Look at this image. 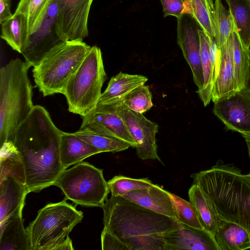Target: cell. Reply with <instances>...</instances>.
I'll list each match as a JSON object with an SVG mask.
<instances>
[{
	"mask_svg": "<svg viewBox=\"0 0 250 250\" xmlns=\"http://www.w3.org/2000/svg\"><path fill=\"white\" fill-rule=\"evenodd\" d=\"M176 220L185 225L197 229H204L193 205L170 192Z\"/></svg>",
	"mask_w": 250,
	"mask_h": 250,
	"instance_id": "34",
	"label": "cell"
},
{
	"mask_svg": "<svg viewBox=\"0 0 250 250\" xmlns=\"http://www.w3.org/2000/svg\"><path fill=\"white\" fill-rule=\"evenodd\" d=\"M213 111L228 129L250 132V92L244 87L214 103Z\"/></svg>",
	"mask_w": 250,
	"mask_h": 250,
	"instance_id": "13",
	"label": "cell"
},
{
	"mask_svg": "<svg viewBox=\"0 0 250 250\" xmlns=\"http://www.w3.org/2000/svg\"><path fill=\"white\" fill-rule=\"evenodd\" d=\"M166 250H219L214 237L205 229L180 224L164 235Z\"/></svg>",
	"mask_w": 250,
	"mask_h": 250,
	"instance_id": "15",
	"label": "cell"
},
{
	"mask_svg": "<svg viewBox=\"0 0 250 250\" xmlns=\"http://www.w3.org/2000/svg\"><path fill=\"white\" fill-rule=\"evenodd\" d=\"M66 200L48 204L38 211L26 229L31 250H74L69 234L83 216Z\"/></svg>",
	"mask_w": 250,
	"mask_h": 250,
	"instance_id": "5",
	"label": "cell"
},
{
	"mask_svg": "<svg viewBox=\"0 0 250 250\" xmlns=\"http://www.w3.org/2000/svg\"><path fill=\"white\" fill-rule=\"evenodd\" d=\"M28 193L26 186L16 178L0 179V223L23 208Z\"/></svg>",
	"mask_w": 250,
	"mask_h": 250,
	"instance_id": "18",
	"label": "cell"
},
{
	"mask_svg": "<svg viewBox=\"0 0 250 250\" xmlns=\"http://www.w3.org/2000/svg\"><path fill=\"white\" fill-rule=\"evenodd\" d=\"M149 87L145 84L132 90L119 101L130 109L143 114L153 106Z\"/></svg>",
	"mask_w": 250,
	"mask_h": 250,
	"instance_id": "33",
	"label": "cell"
},
{
	"mask_svg": "<svg viewBox=\"0 0 250 250\" xmlns=\"http://www.w3.org/2000/svg\"><path fill=\"white\" fill-rule=\"evenodd\" d=\"M190 177L208 196L218 217L241 226L250 237V174L219 160Z\"/></svg>",
	"mask_w": 250,
	"mask_h": 250,
	"instance_id": "3",
	"label": "cell"
},
{
	"mask_svg": "<svg viewBox=\"0 0 250 250\" xmlns=\"http://www.w3.org/2000/svg\"><path fill=\"white\" fill-rule=\"evenodd\" d=\"M101 151L81 139L73 133H62L60 144V159L63 170Z\"/></svg>",
	"mask_w": 250,
	"mask_h": 250,
	"instance_id": "21",
	"label": "cell"
},
{
	"mask_svg": "<svg viewBox=\"0 0 250 250\" xmlns=\"http://www.w3.org/2000/svg\"><path fill=\"white\" fill-rule=\"evenodd\" d=\"M214 239L219 250H250V237L241 226L219 218Z\"/></svg>",
	"mask_w": 250,
	"mask_h": 250,
	"instance_id": "20",
	"label": "cell"
},
{
	"mask_svg": "<svg viewBox=\"0 0 250 250\" xmlns=\"http://www.w3.org/2000/svg\"><path fill=\"white\" fill-rule=\"evenodd\" d=\"M80 128L123 140L135 147L136 143L125 124L116 111L114 104L98 103L88 114L82 117Z\"/></svg>",
	"mask_w": 250,
	"mask_h": 250,
	"instance_id": "12",
	"label": "cell"
},
{
	"mask_svg": "<svg viewBox=\"0 0 250 250\" xmlns=\"http://www.w3.org/2000/svg\"><path fill=\"white\" fill-rule=\"evenodd\" d=\"M90 47L83 41L64 42L52 49L33 67L35 86L43 96L63 94L69 79Z\"/></svg>",
	"mask_w": 250,
	"mask_h": 250,
	"instance_id": "6",
	"label": "cell"
},
{
	"mask_svg": "<svg viewBox=\"0 0 250 250\" xmlns=\"http://www.w3.org/2000/svg\"><path fill=\"white\" fill-rule=\"evenodd\" d=\"M106 79L101 50L93 46L65 87L63 95L68 111L82 117L91 112L99 101Z\"/></svg>",
	"mask_w": 250,
	"mask_h": 250,
	"instance_id": "7",
	"label": "cell"
},
{
	"mask_svg": "<svg viewBox=\"0 0 250 250\" xmlns=\"http://www.w3.org/2000/svg\"><path fill=\"white\" fill-rule=\"evenodd\" d=\"M242 45L250 46V0H226Z\"/></svg>",
	"mask_w": 250,
	"mask_h": 250,
	"instance_id": "27",
	"label": "cell"
},
{
	"mask_svg": "<svg viewBox=\"0 0 250 250\" xmlns=\"http://www.w3.org/2000/svg\"><path fill=\"white\" fill-rule=\"evenodd\" d=\"M1 38L14 50L22 53L28 37L27 21L21 13L15 12L1 23Z\"/></svg>",
	"mask_w": 250,
	"mask_h": 250,
	"instance_id": "23",
	"label": "cell"
},
{
	"mask_svg": "<svg viewBox=\"0 0 250 250\" xmlns=\"http://www.w3.org/2000/svg\"><path fill=\"white\" fill-rule=\"evenodd\" d=\"M214 6V39L220 49L232 31L234 24L229 10L225 8L221 0H215Z\"/></svg>",
	"mask_w": 250,
	"mask_h": 250,
	"instance_id": "32",
	"label": "cell"
},
{
	"mask_svg": "<svg viewBox=\"0 0 250 250\" xmlns=\"http://www.w3.org/2000/svg\"><path fill=\"white\" fill-rule=\"evenodd\" d=\"M188 194L204 229L213 236L219 218L210 199L200 188L195 184H192L189 189Z\"/></svg>",
	"mask_w": 250,
	"mask_h": 250,
	"instance_id": "25",
	"label": "cell"
},
{
	"mask_svg": "<svg viewBox=\"0 0 250 250\" xmlns=\"http://www.w3.org/2000/svg\"><path fill=\"white\" fill-rule=\"evenodd\" d=\"M116 111L124 121L136 143L138 157L142 160L163 162L157 153L156 135L158 125L146 118L143 114L134 111L120 102L114 103Z\"/></svg>",
	"mask_w": 250,
	"mask_h": 250,
	"instance_id": "10",
	"label": "cell"
},
{
	"mask_svg": "<svg viewBox=\"0 0 250 250\" xmlns=\"http://www.w3.org/2000/svg\"><path fill=\"white\" fill-rule=\"evenodd\" d=\"M197 25L195 20L188 14L177 18V43L191 68L193 81L198 89H200L204 84V75Z\"/></svg>",
	"mask_w": 250,
	"mask_h": 250,
	"instance_id": "14",
	"label": "cell"
},
{
	"mask_svg": "<svg viewBox=\"0 0 250 250\" xmlns=\"http://www.w3.org/2000/svg\"><path fill=\"white\" fill-rule=\"evenodd\" d=\"M147 80V77L143 75H131L120 72L110 79L98 103L107 104L118 103L132 90L144 84Z\"/></svg>",
	"mask_w": 250,
	"mask_h": 250,
	"instance_id": "22",
	"label": "cell"
},
{
	"mask_svg": "<svg viewBox=\"0 0 250 250\" xmlns=\"http://www.w3.org/2000/svg\"><path fill=\"white\" fill-rule=\"evenodd\" d=\"M229 39L231 47L236 86L238 90L245 85L249 64V49L241 43L234 24Z\"/></svg>",
	"mask_w": 250,
	"mask_h": 250,
	"instance_id": "28",
	"label": "cell"
},
{
	"mask_svg": "<svg viewBox=\"0 0 250 250\" xmlns=\"http://www.w3.org/2000/svg\"><path fill=\"white\" fill-rule=\"evenodd\" d=\"M185 14L190 15L208 36L214 37L213 0H183Z\"/></svg>",
	"mask_w": 250,
	"mask_h": 250,
	"instance_id": "26",
	"label": "cell"
},
{
	"mask_svg": "<svg viewBox=\"0 0 250 250\" xmlns=\"http://www.w3.org/2000/svg\"><path fill=\"white\" fill-rule=\"evenodd\" d=\"M200 41V57L204 75V84L198 93L204 106L208 105L212 99L214 83L211 77L208 36L201 28L198 30Z\"/></svg>",
	"mask_w": 250,
	"mask_h": 250,
	"instance_id": "29",
	"label": "cell"
},
{
	"mask_svg": "<svg viewBox=\"0 0 250 250\" xmlns=\"http://www.w3.org/2000/svg\"><path fill=\"white\" fill-rule=\"evenodd\" d=\"M75 135L99 150L101 153L125 150L131 145L121 139L96 133L86 128H80Z\"/></svg>",
	"mask_w": 250,
	"mask_h": 250,
	"instance_id": "30",
	"label": "cell"
},
{
	"mask_svg": "<svg viewBox=\"0 0 250 250\" xmlns=\"http://www.w3.org/2000/svg\"><path fill=\"white\" fill-rule=\"evenodd\" d=\"M30 67L16 58L0 69V146L12 140L16 129L35 106Z\"/></svg>",
	"mask_w": 250,
	"mask_h": 250,
	"instance_id": "4",
	"label": "cell"
},
{
	"mask_svg": "<svg viewBox=\"0 0 250 250\" xmlns=\"http://www.w3.org/2000/svg\"><path fill=\"white\" fill-rule=\"evenodd\" d=\"M0 179L12 177L26 185L24 166L16 147L11 140H7L0 146Z\"/></svg>",
	"mask_w": 250,
	"mask_h": 250,
	"instance_id": "24",
	"label": "cell"
},
{
	"mask_svg": "<svg viewBox=\"0 0 250 250\" xmlns=\"http://www.w3.org/2000/svg\"><path fill=\"white\" fill-rule=\"evenodd\" d=\"M12 0H0V23L11 17L10 7Z\"/></svg>",
	"mask_w": 250,
	"mask_h": 250,
	"instance_id": "38",
	"label": "cell"
},
{
	"mask_svg": "<svg viewBox=\"0 0 250 250\" xmlns=\"http://www.w3.org/2000/svg\"><path fill=\"white\" fill-rule=\"evenodd\" d=\"M111 195L123 196L134 190L148 188L153 183L148 178L134 179L123 175L115 176L107 182Z\"/></svg>",
	"mask_w": 250,
	"mask_h": 250,
	"instance_id": "35",
	"label": "cell"
},
{
	"mask_svg": "<svg viewBox=\"0 0 250 250\" xmlns=\"http://www.w3.org/2000/svg\"><path fill=\"white\" fill-rule=\"evenodd\" d=\"M92 1H93V0H92Z\"/></svg>",
	"mask_w": 250,
	"mask_h": 250,
	"instance_id": "41",
	"label": "cell"
},
{
	"mask_svg": "<svg viewBox=\"0 0 250 250\" xmlns=\"http://www.w3.org/2000/svg\"><path fill=\"white\" fill-rule=\"evenodd\" d=\"M102 208L104 228L130 250H166L165 233L181 224L122 196L111 195Z\"/></svg>",
	"mask_w": 250,
	"mask_h": 250,
	"instance_id": "2",
	"label": "cell"
},
{
	"mask_svg": "<svg viewBox=\"0 0 250 250\" xmlns=\"http://www.w3.org/2000/svg\"><path fill=\"white\" fill-rule=\"evenodd\" d=\"M242 136L244 138L246 142L247 143L248 148V151H249V154L250 158V133H242L241 134ZM250 174V172L249 173Z\"/></svg>",
	"mask_w": 250,
	"mask_h": 250,
	"instance_id": "40",
	"label": "cell"
},
{
	"mask_svg": "<svg viewBox=\"0 0 250 250\" xmlns=\"http://www.w3.org/2000/svg\"><path fill=\"white\" fill-rule=\"evenodd\" d=\"M122 197L145 208L176 219L170 192L157 185L153 184L148 188L133 190Z\"/></svg>",
	"mask_w": 250,
	"mask_h": 250,
	"instance_id": "16",
	"label": "cell"
},
{
	"mask_svg": "<svg viewBox=\"0 0 250 250\" xmlns=\"http://www.w3.org/2000/svg\"><path fill=\"white\" fill-rule=\"evenodd\" d=\"M220 50L221 63L212 94L211 100L214 103L222 98L229 97L237 90L231 47L229 38Z\"/></svg>",
	"mask_w": 250,
	"mask_h": 250,
	"instance_id": "19",
	"label": "cell"
},
{
	"mask_svg": "<svg viewBox=\"0 0 250 250\" xmlns=\"http://www.w3.org/2000/svg\"><path fill=\"white\" fill-rule=\"evenodd\" d=\"M54 186L76 205L102 208L110 192L103 170L81 162L60 173Z\"/></svg>",
	"mask_w": 250,
	"mask_h": 250,
	"instance_id": "8",
	"label": "cell"
},
{
	"mask_svg": "<svg viewBox=\"0 0 250 250\" xmlns=\"http://www.w3.org/2000/svg\"><path fill=\"white\" fill-rule=\"evenodd\" d=\"M101 238L103 250H130L126 244L104 228Z\"/></svg>",
	"mask_w": 250,
	"mask_h": 250,
	"instance_id": "36",
	"label": "cell"
},
{
	"mask_svg": "<svg viewBox=\"0 0 250 250\" xmlns=\"http://www.w3.org/2000/svg\"><path fill=\"white\" fill-rule=\"evenodd\" d=\"M22 210L0 223V250H31L28 235L23 226Z\"/></svg>",
	"mask_w": 250,
	"mask_h": 250,
	"instance_id": "17",
	"label": "cell"
},
{
	"mask_svg": "<svg viewBox=\"0 0 250 250\" xmlns=\"http://www.w3.org/2000/svg\"><path fill=\"white\" fill-rule=\"evenodd\" d=\"M57 14L56 0H52L41 24L28 36L21 54L30 67L36 66L52 49L64 42L58 31Z\"/></svg>",
	"mask_w": 250,
	"mask_h": 250,
	"instance_id": "9",
	"label": "cell"
},
{
	"mask_svg": "<svg viewBox=\"0 0 250 250\" xmlns=\"http://www.w3.org/2000/svg\"><path fill=\"white\" fill-rule=\"evenodd\" d=\"M164 17L172 16L177 18L185 14L183 0H160Z\"/></svg>",
	"mask_w": 250,
	"mask_h": 250,
	"instance_id": "37",
	"label": "cell"
},
{
	"mask_svg": "<svg viewBox=\"0 0 250 250\" xmlns=\"http://www.w3.org/2000/svg\"><path fill=\"white\" fill-rule=\"evenodd\" d=\"M52 0H21L16 12L26 20L28 36L39 27Z\"/></svg>",
	"mask_w": 250,
	"mask_h": 250,
	"instance_id": "31",
	"label": "cell"
},
{
	"mask_svg": "<svg viewBox=\"0 0 250 250\" xmlns=\"http://www.w3.org/2000/svg\"><path fill=\"white\" fill-rule=\"evenodd\" d=\"M249 64L244 87L250 92V46L249 48Z\"/></svg>",
	"mask_w": 250,
	"mask_h": 250,
	"instance_id": "39",
	"label": "cell"
},
{
	"mask_svg": "<svg viewBox=\"0 0 250 250\" xmlns=\"http://www.w3.org/2000/svg\"><path fill=\"white\" fill-rule=\"evenodd\" d=\"M62 133L40 105L34 106L16 129L12 141L24 166L28 193L54 185L63 170L60 153Z\"/></svg>",
	"mask_w": 250,
	"mask_h": 250,
	"instance_id": "1",
	"label": "cell"
},
{
	"mask_svg": "<svg viewBox=\"0 0 250 250\" xmlns=\"http://www.w3.org/2000/svg\"><path fill=\"white\" fill-rule=\"evenodd\" d=\"M57 27L64 42L83 41L88 34L87 20L92 0H56Z\"/></svg>",
	"mask_w": 250,
	"mask_h": 250,
	"instance_id": "11",
	"label": "cell"
}]
</instances>
